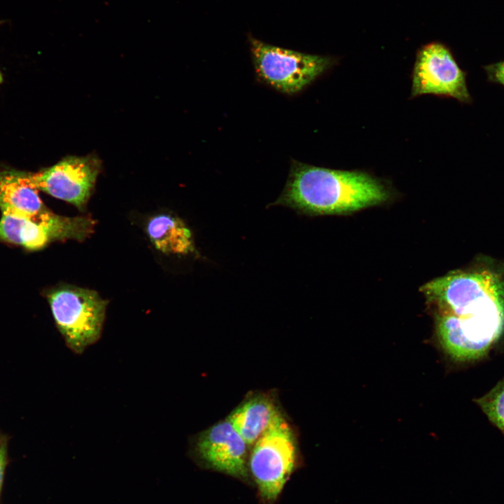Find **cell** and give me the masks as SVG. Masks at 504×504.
Here are the masks:
<instances>
[{
  "mask_svg": "<svg viewBox=\"0 0 504 504\" xmlns=\"http://www.w3.org/2000/svg\"><path fill=\"white\" fill-rule=\"evenodd\" d=\"M389 197L385 186L368 173L293 160L285 188L272 205L309 215H338L380 204Z\"/></svg>",
  "mask_w": 504,
  "mask_h": 504,
  "instance_id": "obj_1",
  "label": "cell"
},
{
  "mask_svg": "<svg viewBox=\"0 0 504 504\" xmlns=\"http://www.w3.org/2000/svg\"><path fill=\"white\" fill-rule=\"evenodd\" d=\"M295 440L292 429L279 413L254 443L249 467L259 491L267 500H275L295 465Z\"/></svg>",
  "mask_w": 504,
  "mask_h": 504,
  "instance_id": "obj_4",
  "label": "cell"
},
{
  "mask_svg": "<svg viewBox=\"0 0 504 504\" xmlns=\"http://www.w3.org/2000/svg\"><path fill=\"white\" fill-rule=\"evenodd\" d=\"M47 296L56 326L73 353L81 354L99 340L107 302L96 291L64 286Z\"/></svg>",
  "mask_w": 504,
  "mask_h": 504,
  "instance_id": "obj_3",
  "label": "cell"
},
{
  "mask_svg": "<svg viewBox=\"0 0 504 504\" xmlns=\"http://www.w3.org/2000/svg\"><path fill=\"white\" fill-rule=\"evenodd\" d=\"M247 445L231 423L225 419L201 433L195 448L200 457L214 469L245 478L247 477Z\"/></svg>",
  "mask_w": 504,
  "mask_h": 504,
  "instance_id": "obj_9",
  "label": "cell"
},
{
  "mask_svg": "<svg viewBox=\"0 0 504 504\" xmlns=\"http://www.w3.org/2000/svg\"><path fill=\"white\" fill-rule=\"evenodd\" d=\"M99 163L93 157H66L38 173H28L30 184L43 191L84 209L94 186Z\"/></svg>",
  "mask_w": 504,
  "mask_h": 504,
  "instance_id": "obj_8",
  "label": "cell"
},
{
  "mask_svg": "<svg viewBox=\"0 0 504 504\" xmlns=\"http://www.w3.org/2000/svg\"><path fill=\"white\" fill-rule=\"evenodd\" d=\"M280 413L274 402L263 396L251 398L227 417L248 445L253 444Z\"/></svg>",
  "mask_w": 504,
  "mask_h": 504,
  "instance_id": "obj_11",
  "label": "cell"
},
{
  "mask_svg": "<svg viewBox=\"0 0 504 504\" xmlns=\"http://www.w3.org/2000/svg\"><path fill=\"white\" fill-rule=\"evenodd\" d=\"M95 221L89 216L65 217L55 214L49 220L36 223L1 213L0 240L35 251L52 241H83L92 233Z\"/></svg>",
  "mask_w": 504,
  "mask_h": 504,
  "instance_id": "obj_7",
  "label": "cell"
},
{
  "mask_svg": "<svg viewBox=\"0 0 504 504\" xmlns=\"http://www.w3.org/2000/svg\"><path fill=\"white\" fill-rule=\"evenodd\" d=\"M251 53L258 76L287 94L302 90L332 64L330 57L302 53L251 40Z\"/></svg>",
  "mask_w": 504,
  "mask_h": 504,
  "instance_id": "obj_5",
  "label": "cell"
},
{
  "mask_svg": "<svg viewBox=\"0 0 504 504\" xmlns=\"http://www.w3.org/2000/svg\"><path fill=\"white\" fill-rule=\"evenodd\" d=\"M0 210L36 223L46 221L55 214L30 184L28 173L14 170L0 173Z\"/></svg>",
  "mask_w": 504,
  "mask_h": 504,
  "instance_id": "obj_10",
  "label": "cell"
},
{
  "mask_svg": "<svg viewBox=\"0 0 504 504\" xmlns=\"http://www.w3.org/2000/svg\"><path fill=\"white\" fill-rule=\"evenodd\" d=\"M475 401L489 419L504 431V381Z\"/></svg>",
  "mask_w": 504,
  "mask_h": 504,
  "instance_id": "obj_13",
  "label": "cell"
},
{
  "mask_svg": "<svg viewBox=\"0 0 504 504\" xmlns=\"http://www.w3.org/2000/svg\"><path fill=\"white\" fill-rule=\"evenodd\" d=\"M5 465L6 451L4 447L0 444V489L3 482Z\"/></svg>",
  "mask_w": 504,
  "mask_h": 504,
  "instance_id": "obj_15",
  "label": "cell"
},
{
  "mask_svg": "<svg viewBox=\"0 0 504 504\" xmlns=\"http://www.w3.org/2000/svg\"><path fill=\"white\" fill-rule=\"evenodd\" d=\"M420 290L440 312L460 318L504 316V282L489 270L453 272L426 283Z\"/></svg>",
  "mask_w": 504,
  "mask_h": 504,
  "instance_id": "obj_2",
  "label": "cell"
},
{
  "mask_svg": "<svg viewBox=\"0 0 504 504\" xmlns=\"http://www.w3.org/2000/svg\"><path fill=\"white\" fill-rule=\"evenodd\" d=\"M484 69L490 82L504 85V61L486 66Z\"/></svg>",
  "mask_w": 504,
  "mask_h": 504,
  "instance_id": "obj_14",
  "label": "cell"
},
{
  "mask_svg": "<svg viewBox=\"0 0 504 504\" xmlns=\"http://www.w3.org/2000/svg\"><path fill=\"white\" fill-rule=\"evenodd\" d=\"M432 94L470 103L466 74L449 50L439 43L424 46L418 52L412 72V97Z\"/></svg>",
  "mask_w": 504,
  "mask_h": 504,
  "instance_id": "obj_6",
  "label": "cell"
},
{
  "mask_svg": "<svg viewBox=\"0 0 504 504\" xmlns=\"http://www.w3.org/2000/svg\"><path fill=\"white\" fill-rule=\"evenodd\" d=\"M148 235L155 247L166 254L195 253L191 231L180 218L169 214L153 217L147 225Z\"/></svg>",
  "mask_w": 504,
  "mask_h": 504,
  "instance_id": "obj_12",
  "label": "cell"
},
{
  "mask_svg": "<svg viewBox=\"0 0 504 504\" xmlns=\"http://www.w3.org/2000/svg\"><path fill=\"white\" fill-rule=\"evenodd\" d=\"M4 23V21L0 20V26Z\"/></svg>",
  "mask_w": 504,
  "mask_h": 504,
  "instance_id": "obj_16",
  "label": "cell"
}]
</instances>
